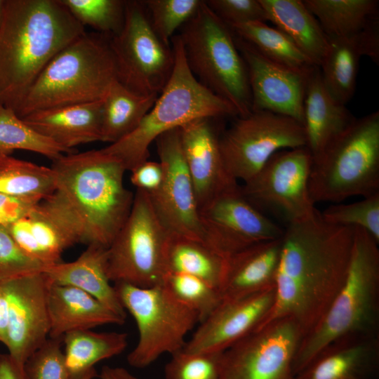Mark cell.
I'll return each instance as SVG.
<instances>
[{
  "label": "cell",
  "instance_id": "obj_51",
  "mask_svg": "<svg viewBox=\"0 0 379 379\" xmlns=\"http://www.w3.org/2000/svg\"><path fill=\"white\" fill-rule=\"evenodd\" d=\"M95 376L96 371L95 368H93L84 375L80 379H93Z\"/></svg>",
  "mask_w": 379,
  "mask_h": 379
},
{
  "label": "cell",
  "instance_id": "obj_18",
  "mask_svg": "<svg viewBox=\"0 0 379 379\" xmlns=\"http://www.w3.org/2000/svg\"><path fill=\"white\" fill-rule=\"evenodd\" d=\"M234 39L247 68L251 111L281 114L303 125L308 77L268 60L235 34Z\"/></svg>",
  "mask_w": 379,
  "mask_h": 379
},
{
  "label": "cell",
  "instance_id": "obj_32",
  "mask_svg": "<svg viewBox=\"0 0 379 379\" xmlns=\"http://www.w3.org/2000/svg\"><path fill=\"white\" fill-rule=\"evenodd\" d=\"M233 33L268 60L309 77L317 67L277 27L264 22H251L230 27Z\"/></svg>",
  "mask_w": 379,
  "mask_h": 379
},
{
  "label": "cell",
  "instance_id": "obj_17",
  "mask_svg": "<svg viewBox=\"0 0 379 379\" xmlns=\"http://www.w3.org/2000/svg\"><path fill=\"white\" fill-rule=\"evenodd\" d=\"M8 302V354L22 366L48 338L50 320L44 272L1 280Z\"/></svg>",
  "mask_w": 379,
  "mask_h": 379
},
{
  "label": "cell",
  "instance_id": "obj_7",
  "mask_svg": "<svg viewBox=\"0 0 379 379\" xmlns=\"http://www.w3.org/2000/svg\"><path fill=\"white\" fill-rule=\"evenodd\" d=\"M309 193L314 204L341 203L379 192V112L357 119L312 157Z\"/></svg>",
  "mask_w": 379,
  "mask_h": 379
},
{
  "label": "cell",
  "instance_id": "obj_25",
  "mask_svg": "<svg viewBox=\"0 0 379 379\" xmlns=\"http://www.w3.org/2000/svg\"><path fill=\"white\" fill-rule=\"evenodd\" d=\"M47 305L49 337L53 338H62L69 332L106 324L121 325L125 321L91 295L71 286L50 282Z\"/></svg>",
  "mask_w": 379,
  "mask_h": 379
},
{
  "label": "cell",
  "instance_id": "obj_26",
  "mask_svg": "<svg viewBox=\"0 0 379 379\" xmlns=\"http://www.w3.org/2000/svg\"><path fill=\"white\" fill-rule=\"evenodd\" d=\"M355 119L328 92L317 67L307 80L303 109L306 147L312 157L321 154Z\"/></svg>",
  "mask_w": 379,
  "mask_h": 379
},
{
  "label": "cell",
  "instance_id": "obj_1",
  "mask_svg": "<svg viewBox=\"0 0 379 379\" xmlns=\"http://www.w3.org/2000/svg\"><path fill=\"white\" fill-rule=\"evenodd\" d=\"M354 238V227L329 224L318 210L287 224L281 237L274 302L258 328L288 317L298 325L302 338L307 334L346 279Z\"/></svg>",
  "mask_w": 379,
  "mask_h": 379
},
{
  "label": "cell",
  "instance_id": "obj_14",
  "mask_svg": "<svg viewBox=\"0 0 379 379\" xmlns=\"http://www.w3.org/2000/svg\"><path fill=\"white\" fill-rule=\"evenodd\" d=\"M302 333L292 319L270 321L225 350L219 379H295Z\"/></svg>",
  "mask_w": 379,
  "mask_h": 379
},
{
  "label": "cell",
  "instance_id": "obj_24",
  "mask_svg": "<svg viewBox=\"0 0 379 379\" xmlns=\"http://www.w3.org/2000/svg\"><path fill=\"white\" fill-rule=\"evenodd\" d=\"M103 100L34 112L22 118L31 128L58 145L74 147L102 141Z\"/></svg>",
  "mask_w": 379,
  "mask_h": 379
},
{
  "label": "cell",
  "instance_id": "obj_28",
  "mask_svg": "<svg viewBox=\"0 0 379 379\" xmlns=\"http://www.w3.org/2000/svg\"><path fill=\"white\" fill-rule=\"evenodd\" d=\"M267 21L285 34L317 67L330 41L319 22L301 0H259Z\"/></svg>",
  "mask_w": 379,
  "mask_h": 379
},
{
  "label": "cell",
  "instance_id": "obj_47",
  "mask_svg": "<svg viewBox=\"0 0 379 379\" xmlns=\"http://www.w3.org/2000/svg\"><path fill=\"white\" fill-rule=\"evenodd\" d=\"M0 379H26L23 366L8 353L0 354Z\"/></svg>",
  "mask_w": 379,
  "mask_h": 379
},
{
  "label": "cell",
  "instance_id": "obj_31",
  "mask_svg": "<svg viewBox=\"0 0 379 379\" xmlns=\"http://www.w3.org/2000/svg\"><path fill=\"white\" fill-rule=\"evenodd\" d=\"M62 340L69 379H80L95 368L98 362L123 352L128 345V335L85 329L69 332Z\"/></svg>",
  "mask_w": 379,
  "mask_h": 379
},
{
  "label": "cell",
  "instance_id": "obj_11",
  "mask_svg": "<svg viewBox=\"0 0 379 379\" xmlns=\"http://www.w3.org/2000/svg\"><path fill=\"white\" fill-rule=\"evenodd\" d=\"M118 81L140 95H159L173 72L174 54L152 28L142 1H126L120 32L110 38Z\"/></svg>",
  "mask_w": 379,
  "mask_h": 379
},
{
  "label": "cell",
  "instance_id": "obj_20",
  "mask_svg": "<svg viewBox=\"0 0 379 379\" xmlns=\"http://www.w3.org/2000/svg\"><path fill=\"white\" fill-rule=\"evenodd\" d=\"M211 119H197L180 127L182 150L199 209L220 194L239 186L225 168L219 135Z\"/></svg>",
  "mask_w": 379,
  "mask_h": 379
},
{
  "label": "cell",
  "instance_id": "obj_30",
  "mask_svg": "<svg viewBox=\"0 0 379 379\" xmlns=\"http://www.w3.org/2000/svg\"><path fill=\"white\" fill-rule=\"evenodd\" d=\"M328 39L354 36L379 22L378 0H304Z\"/></svg>",
  "mask_w": 379,
  "mask_h": 379
},
{
  "label": "cell",
  "instance_id": "obj_38",
  "mask_svg": "<svg viewBox=\"0 0 379 379\" xmlns=\"http://www.w3.org/2000/svg\"><path fill=\"white\" fill-rule=\"evenodd\" d=\"M84 27L88 25L98 33L113 36L121 30L126 1L59 0Z\"/></svg>",
  "mask_w": 379,
  "mask_h": 379
},
{
  "label": "cell",
  "instance_id": "obj_42",
  "mask_svg": "<svg viewBox=\"0 0 379 379\" xmlns=\"http://www.w3.org/2000/svg\"><path fill=\"white\" fill-rule=\"evenodd\" d=\"M62 338H48L23 365L26 379H69Z\"/></svg>",
  "mask_w": 379,
  "mask_h": 379
},
{
  "label": "cell",
  "instance_id": "obj_16",
  "mask_svg": "<svg viewBox=\"0 0 379 379\" xmlns=\"http://www.w3.org/2000/svg\"><path fill=\"white\" fill-rule=\"evenodd\" d=\"M204 242L227 259L255 244L282 237L284 229L241 194L240 186L199 209Z\"/></svg>",
  "mask_w": 379,
  "mask_h": 379
},
{
  "label": "cell",
  "instance_id": "obj_36",
  "mask_svg": "<svg viewBox=\"0 0 379 379\" xmlns=\"http://www.w3.org/2000/svg\"><path fill=\"white\" fill-rule=\"evenodd\" d=\"M15 150L33 152L52 161L72 152L36 132L13 109L0 105V156Z\"/></svg>",
  "mask_w": 379,
  "mask_h": 379
},
{
  "label": "cell",
  "instance_id": "obj_12",
  "mask_svg": "<svg viewBox=\"0 0 379 379\" xmlns=\"http://www.w3.org/2000/svg\"><path fill=\"white\" fill-rule=\"evenodd\" d=\"M224 165L236 180L253 177L276 152L307 146L304 126L281 114L252 111L219 136Z\"/></svg>",
  "mask_w": 379,
  "mask_h": 379
},
{
  "label": "cell",
  "instance_id": "obj_22",
  "mask_svg": "<svg viewBox=\"0 0 379 379\" xmlns=\"http://www.w3.org/2000/svg\"><path fill=\"white\" fill-rule=\"evenodd\" d=\"M281 250V237L255 244L227 258L220 287L222 300L274 287Z\"/></svg>",
  "mask_w": 379,
  "mask_h": 379
},
{
  "label": "cell",
  "instance_id": "obj_41",
  "mask_svg": "<svg viewBox=\"0 0 379 379\" xmlns=\"http://www.w3.org/2000/svg\"><path fill=\"white\" fill-rule=\"evenodd\" d=\"M222 353L178 351L165 366V378L219 379Z\"/></svg>",
  "mask_w": 379,
  "mask_h": 379
},
{
  "label": "cell",
  "instance_id": "obj_29",
  "mask_svg": "<svg viewBox=\"0 0 379 379\" xmlns=\"http://www.w3.org/2000/svg\"><path fill=\"white\" fill-rule=\"evenodd\" d=\"M27 218L36 260L47 267L62 262V253L80 242L71 217L51 195L41 200Z\"/></svg>",
  "mask_w": 379,
  "mask_h": 379
},
{
  "label": "cell",
  "instance_id": "obj_21",
  "mask_svg": "<svg viewBox=\"0 0 379 379\" xmlns=\"http://www.w3.org/2000/svg\"><path fill=\"white\" fill-rule=\"evenodd\" d=\"M329 41L328 51L319 67L321 78L331 95L346 105L355 92L361 57L379 64V22L358 34Z\"/></svg>",
  "mask_w": 379,
  "mask_h": 379
},
{
  "label": "cell",
  "instance_id": "obj_3",
  "mask_svg": "<svg viewBox=\"0 0 379 379\" xmlns=\"http://www.w3.org/2000/svg\"><path fill=\"white\" fill-rule=\"evenodd\" d=\"M52 198L73 220L80 243L108 248L126 222L134 194L122 163L102 149L67 153L53 161Z\"/></svg>",
  "mask_w": 379,
  "mask_h": 379
},
{
  "label": "cell",
  "instance_id": "obj_15",
  "mask_svg": "<svg viewBox=\"0 0 379 379\" xmlns=\"http://www.w3.org/2000/svg\"><path fill=\"white\" fill-rule=\"evenodd\" d=\"M154 142L163 178L159 187L148 194L152 206L171 237L204 242L199 208L182 150L180 128L162 133Z\"/></svg>",
  "mask_w": 379,
  "mask_h": 379
},
{
  "label": "cell",
  "instance_id": "obj_45",
  "mask_svg": "<svg viewBox=\"0 0 379 379\" xmlns=\"http://www.w3.org/2000/svg\"><path fill=\"white\" fill-rule=\"evenodd\" d=\"M41 201L0 194V226L7 227L27 216Z\"/></svg>",
  "mask_w": 379,
  "mask_h": 379
},
{
  "label": "cell",
  "instance_id": "obj_46",
  "mask_svg": "<svg viewBox=\"0 0 379 379\" xmlns=\"http://www.w3.org/2000/svg\"><path fill=\"white\" fill-rule=\"evenodd\" d=\"M131 172V183L136 189L148 194L159 187L163 178V169L159 161L147 160Z\"/></svg>",
  "mask_w": 379,
  "mask_h": 379
},
{
  "label": "cell",
  "instance_id": "obj_40",
  "mask_svg": "<svg viewBox=\"0 0 379 379\" xmlns=\"http://www.w3.org/2000/svg\"><path fill=\"white\" fill-rule=\"evenodd\" d=\"M151 25L159 37L168 44L173 33L182 27L197 12L200 0L142 1Z\"/></svg>",
  "mask_w": 379,
  "mask_h": 379
},
{
  "label": "cell",
  "instance_id": "obj_5",
  "mask_svg": "<svg viewBox=\"0 0 379 379\" xmlns=\"http://www.w3.org/2000/svg\"><path fill=\"white\" fill-rule=\"evenodd\" d=\"M111 36L84 32L47 63L16 114L102 100L118 81Z\"/></svg>",
  "mask_w": 379,
  "mask_h": 379
},
{
  "label": "cell",
  "instance_id": "obj_27",
  "mask_svg": "<svg viewBox=\"0 0 379 379\" xmlns=\"http://www.w3.org/2000/svg\"><path fill=\"white\" fill-rule=\"evenodd\" d=\"M107 248L91 244L75 260L52 265L44 272L51 284L81 289L126 319V310L107 275Z\"/></svg>",
  "mask_w": 379,
  "mask_h": 379
},
{
  "label": "cell",
  "instance_id": "obj_4",
  "mask_svg": "<svg viewBox=\"0 0 379 379\" xmlns=\"http://www.w3.org/2000/svg\"><path fill=\"white\" fill-rule=\"evenodd\" d=\"M365 230L354 227L346 279L317 324L301 340L295 375L330 345L347 339L379 335V248Z\"/></svg>",
  "mask_w": 379,
  "mask_h": 379
},
{
  "label": "cell",
  "instance_id": "obj_9",
  "mask_svg": "<svg viewBox=\"0 0 379 379\" xmlns=\"http://www.w3.org/2000/svg\"><path fill=\"white\" fill-rule=\"evenodd\" d=\"M114 286L138 331V343L127 357L132 367H147L164 354L182 350L185 337L200 322L198 314L178 301L162 284L140 287L117 282Z\"/></svg>",
  "mask_w": 379,
  "mask_h": 379
},
{
  "label": "cell",
  "instance_id": "obj_2",
  "mask_svg": "<svg viewBox=\"0 0 379 379\" xmlns=\"http://www.w3.org/2000/svg\"><path fill=\"white\" fill-rule=\"evenodd\" d=\"M85 32L59 0H6L0 27V105L16 113L47 63Z\"/></svg>",
  "mask_w": 379,
  "mask_h": 379
},
{
  "label": "cell",
  "instance_id": "obj_48",
  "mask_svg": "<svg viewBox=\"0 0 379 379\" xmlns=\"http://www.w3.org/2000/svg\"><path fill=\"white\" fill-rule=\"evenodd\" d=\"M8 326V302L5 289L0 280V343H7Z\"/></svg>",
  "mask_w": 379,
  "mask_h": 379
},
{
  "label": "cell",
  "instance_id": "obj_19",
  "mask_svg": "<svg viewBox=\"0 0 379 379\" xmlns=\"http://www.w3.org/2000/svg\"><path fill=\"white\" fill-rule=\"evenodd\" d=\"M275 298V286L241 298L225 300L199 323L182 350L222 352L262 323Z\"/></svg>",
  "mask_w": 379,
  "mask_h": 379
},
{
  "label": "cell",
  "instance_id": "obj_34",
  "mask_svg": "<svg viewBox=\"0 0 379 379\" xmlns=\"http://www.w3.org/2000/svg\"><path fill=\"white\" fill-rule=\"evenodd\" d=\"M226 260L203 241L171 237L166 270L196 277L220 290Z\"/></svg>",
  "mask_w": 379,
  "mask_h": 379
},
{
  "label": "cell",
  "instance_id": "obj_37",
  "mask_svg": "<svg viewBox=\"0 0 379 379\" xmlns=\"http://www.w3.org/2000/svg\"><path fill=\"white\" fill-rule=\"evenodd\" d=\"M161 284L178 301L198 314L199 323L206 319L222 301L218 288L190 274L166 273Z\"/></svg>",
  "mask_w": 379,
  "mask_h": 379
},
{
  "label": "cell",
  "instance_id": "obj_8",
  "mask_svg": "<svg viewBox=\"0 0 379 379\" xmlns=\"http://www.w3.org/2000/svg\"><path fill=\"white\" fill-rule=\"evenodd\" d=\"M185 60L198 81L227 101L238 117L251 111V95L245 62L232 29L203 1L178 35Z\"/></svg>",
  "mask_w": 379,
  "mask_h": 379
},
{
  "label": "cell",
  "instance_id": "obj_35",
  "mask_svg": "<svg viewBox=\"0 0 379 379\" xmlns=\"http://www.w3.org/2000/svg\"><path fill=\"white\" fill-rule=\"evenodd\" d=\"M54 190L55 175L51 167L10 155L0 156V194L43 200Z\"/></svg>",
  "mask_w": 379,
  "mask_h": 379
},
{
  "label": "cell",
  "instance_id": "obj_50",
  "mask_svg": "<svg viewBox=\"0 0 379 379\" xmlns=\"http://www.w3.org/2000/svg\"><path fill=\"white\" fill-rule=\"evenodd\" d=\"M6 0H0V27L3 22L4 11H5Z\"/></svg>",
  "mask_w": 379,
  "mask_h": 379
},
{
  "label": "cell",
  "instance_id": "obj_44",
  "mask_svg": "<svg viewBox=\"0 0 379 379\" xmlns=\"http://www.w3.org/2000/svg\"><path fill=\"white\" fill-rule=\"evenodd\" d=\"M205 3L229 27L267 21L259 0H208Z\"/></svg>",
  "mask_w": 379,
  "mask_h": 379
},
{
  "label": "cell",
  "instance_id": "obj_13",
  "mask_svg": "<svg viewBox=\"0 0 379 379\" xmlns=\"http://www.w3.org/2000/svg\"><path fill=\"white\" fill-rule=\"evenodd\" d=\"M312 162L307 147L280 150L240 186L241 192L258 210L287 224L307 218L317 210L308 187Z\"/></svg>",
  "mask_w": 379,
  "mask_h": 379
},
{
  "label": "cell",
  "instance_id": "obj_49",
  "mask_svg": "<svg viewBox=\"0 0 379 379\" xmlns=\"http://www.w3.org/2000/svg\"><path fill=\"white\" fill-rule=\"evenodd\" d=\"M100 379H139L123 367L105 366L99 375Z\"/></svg>",
  "mask_w": 379,
  "mask_h": 379
},
{
  "label": "cell",
  "instance_id": "obj_39",
  "mask_svg": "<svg viewBox=\"0 0 379 379\" xmlns=\"http://www.w3.org/2000/svg\"><path fill=\"white\" fill-rule=\"evenodd\" d=\"M326 222L365 230L379 243V192L350 204H333L321 212Z\"/></svg>",
  "mask_w": 379,
  "mask_h": 379
},
{
  "label": "cell",
  "instance_id": "obj_6",
  "mask_svg": "<svg viewBox=\"0 0 379 379\" xmlns=\"http://www.w3.org/2000/svg\"><path fill=\"white\" fill-rule=\"evenodd\" d=\"M172 74L161 95L140 124L127 135L102 149L131 171L148 160L149 148L162 133L200 118L238 116L227 101L201 85L187 66L178 35L171 39Z\"/></svg>",
  "mask_w": 379,
  "mask_h": 379
},
{
  "label": "cell",
  "instance_id": "obj_33",
  "mask_svg": "<svg viewBox=\"0 0 379 379\" xmlns=\"http://www.w3.org/2000/svg\"><path fill=\"white\" fill-rule=\"evenodd\" d=\"M158 95H138L116 81L103 99L102 141L114 143L135 129Z\"/></svg>",
  "mask_w": 379,
  "mask_h": 379
},
{
  "label": "cell",
  "instance_id": "obj_43",
  "mask_svg": "<svg viewBox=\"0 0 379 379\" xmlns=\"http://www.w3.org/2000/svg\"><path fill=\"white\" fill-rule=\"evenodd\" d=\"M48 267L27 255L7 228L0 226V280L44 272Z\"/></svg>",
  "mask_w": 379,
  "mask_h": 379
},
{
  "label": "cell",
  "instance_id": "obj_23",
  "mask_svg": "<svg viewBox=\"0 0 379 379\" xmlns=\"http://www.w3.org/2000/svg\"><path fill=\"white\" fill-rule=\"evenodd\" d=\"M379 335L350 338L324 350L295 379H375Z\"/></svg>",
  "mask_w": 379,
  "mask_h": 379
},
{
  "label": "cell",
  "instance_id": "obj_10",
  "mask_svg": "<svg viewBox=\"0 0 379 379\" xmlns=\"http://www.w3.org/2000/svg\"><path fill=\"white\" fill-rule=\"evenodd\" d=\"M171 236L159 219L147 192L136 189L129 215L107 248L110 281L140 287L161 284Z\"/></svg>",
  "mask_w": 379,
  "mask_h": 379
}]
</instances>
